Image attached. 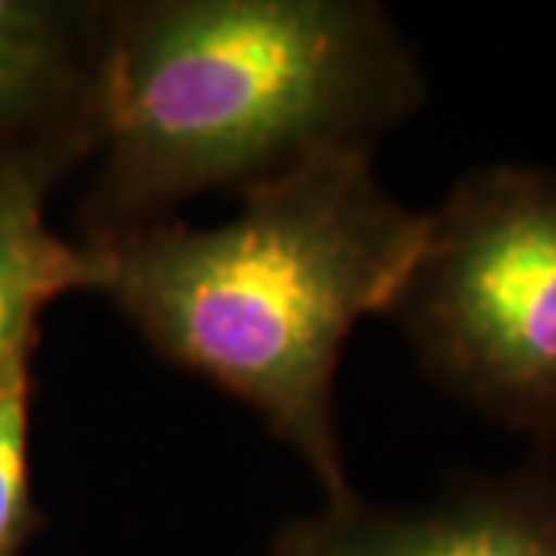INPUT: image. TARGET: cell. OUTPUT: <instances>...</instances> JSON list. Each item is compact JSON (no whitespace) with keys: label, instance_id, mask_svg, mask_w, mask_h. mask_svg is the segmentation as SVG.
<instances>
[{"label":"cell","instance_id":"cell-1","mask_svg":"<svg viewBox=\"0 0 556 556\" xmlns=\"http://www.w3.org/2000/svg\"><path fill=\"white\" fill-rule=\"evenodd\" d=\"M424 100L415 50L375 0L109 3L80 244L174 219L204 192L241 195L325 152H375Z\"/></svg>","mask_w":556,"mask_h":556},{"label":"cell","instance_id":"cell-2","mask_svg":"<svg viewBox=\"0 0 556 556\" xmlns=\"http://www.w3.org/2000/svg\"><path fill=\"white\" fill-rule=\"evenodd\" d=\"M239 199L217 226L174 217L93 248L97 294L164 362L244 402L334 501L353 492L334 417L343 346L390 309L427 214L380 186L365 149L325 152Z\"/></svg>","mask_w":556,"mask_h":556},{"label":"cell","instance_id":"cell-3","mask_svg":"<svg viewBox=\"0 0 556 556\" xmlns=\"http://www.w3.org/2000/svg\"><path fill=\"white\" fill-rule=\"evenodd\" d=\"M424 375L479 415L556 445V174L492 164L457 179L383 313Z\"/></svg>","mask_w":556,"mask_h":556},{"label":"cell","instance_id":"cell-4","mask_svg":"<svg viewBox=\"0 0 556 556\" xmlns=\"http://www.w3.org/2000/svg\"><path fill=\"white\" fill-rule=\"evenodd\" d=\"M266 556H556V460L473 479L427 507L368 504L356 492L281 522Z\"/></svg>","mask_w":556,"mask_h":556},{"label":"cell","instance_id":"cell-5","mask_svg":"<svg viewBox=\"0 0 556 556\" xmlns=\"http://www.w3.org/2000/svg\"><path fill=\"white\" fill-rule=\"evenodd\" d=\"M97 146L100 130L84 127L0 149V387L31 365L50 303L100 288V254L60 239L47 223L53 189Z\"/></svg>","mask_w":556,"mask_h":556},{"label":"cell","instance_id":"cell-6","mask_svg":"<svg viewBox=\"0 0 556 556\" xmlns=\"http://www.w3.org/2000/svg\"><path fill=\"white\" fill-rule=\"evenodd\" d=\"M109 3L0 0V149L102 130Z\"/></svg>","mask_w":556,"mask_h":556},{"label":"cell","instance_id":"cell-7","mask_svg":"<svg viewBox=\"0 0 556 556\" xmlns=\"http://www.w3.org/2000/svg\"><path fill=\"white\" fill-rule=\"evenodd\" d=\"M31 365L0 387V556H22L43 532L31 482Z\"/></svg>","mask_w":556,"mask_h":556}]
</instances>
